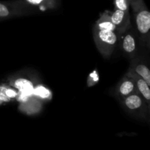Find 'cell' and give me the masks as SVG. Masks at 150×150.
Returning a JSON list of instances; mask_svg holds the SVG:
<instances>
[{"mask_svg":"<svg viewBox=\"0 0 150 150\" xmlns=\"http://www.w3.org/2000/svg\"><path fill=\"white\" fill-rule=\"evenodd\" d=\"M133 8L137 30L149 45L150 30V13L144 0H133L130 3Z\"/></svg>","mask_w":150,"mask_h":150,"instance_id":"6da1fadb","label":"cell"},{"mask_svg":"<svg viewBox=\"0 0 150 150\" xmlns=\"http://www.w3.org/2000/svg\"><path fill=\"white\" fill-rule=\"evenodd\" d=\"M93 36L98 51L104 57H109L118 44V34L116 32L93 29Z\"/></svg>","mask_w":150,"mask_h":150,"instance_id":"7a4b0ae2","label":"cell"},{"mask_svg":"<svg viewBox=\"0 0 150 150\" xmlns=\"http://www.w3.org/2000/svg\"><path fill=\"white\" fill-rule=\"evenodd\" d=\"M31 10V7L22 0L0 1V20L28 15Z\"/></svg>","mask_w":150,"mask_h":150,"instance_id":"3957f363","label":"cell"},{"mask_svg":"<svg viewBox=\"0 0 150 150\" xmlns=\"http://www.w3.org/2000/svg\"><path fill=\"white\" fill-rule=\"evenodd\" d=\"M122 100L123 105L127 111L139 116H145V113L149 107V105L146 104L144 99L137 91L125 97Z\"/></svg>","mask_w":150,"mask_h":150,"instance_id":"277c9868","label":"cell"},{"mask_svg":"<svg viewBox=\"0 0 150 150\" xmlns=\"http://www.w3.org/2000/svg\"><path fill=\"white\" fill-rule=\"evenodd\" d=\"M111 19L117 34L122 35L130 29L131 24L129 13L114 9V12H111Z\"/></svg>","mask_w":150,"mask_h":150,"instance_id":"5b68a950","label":"cell"},{"mask_svg":"<svg viewBox=\"0 0 150 150\" xmlns=\"http://www.w3.org/2000/svg\"><path fill=\"white\" fill-rule=\"evenodd\" d=\"M127 76L132 78L134 80L135 84H136V91L146 101V104L149 105V101H150V89H149V85L140 76H138L137 74H134L133 72L128 71L127 73Z\"/></svg>","mask_w":150,"mask_h":150,"instance_id":"8992f818","label":"cell"},{"mask_svg":"<svg viewBox=\"0 0 150 150\" xmlns=\"http://www.w3.org/2000/svg\"><path fill=\"white\" fill-rule=\"evenodd\" d=\"M136 91V88L134 80L132 78L127 76V75L122 78L121 82L119 83L118 86H117V95L122 99L131 95L132 94L135 93Z\"/></svg>","mask_w":150,"mask_h":150,"instance_id":"52a82bcc","label":"cell"},{"mask_svg":"<svg viewBox=\"0 0 150 150\" xmlns=\"http://www.w3.org/2000/svg\"><path fill=\"white\" fill-rule=\"evenodd\" d=\"M122 49L126 55L134 57L137 51V44L134 34L128 32L124 35L122 41Z\"/></svg>","mask_w":150,"mask_h":150,"instance_id":"ba28073f","label":"cell"},{"mask_svg":"<svg viewBox=\"0 0 150 150\" xmlns=\"http://www.w3.org/2000/svg\"><path fill=\"white\" fill-rule=\"evenodd\" d=\"M94 28L98 29H103V30L112 31L116 32V28L113 24L111 19V12L105 11L100 15L99 19L97 20Z\"/></svg>","mask_w":150,"mask_h":150,"instance_id":"9c48e42d","label":"cell"},{"mask_svg":"<svg viewBox=\"0 0 150 150\" xmlns=\"http://www.w3.org/2000/svg\"><path fill=\"white\" fill-rule=\"evenodd\" d=\"M129 71L137 74L144 79L150 86V71L149 68L143 63L133 62Z\"/></svg>","mask_w":150,"mask_h":150,"instance_id":"30bf717a","label":"cell"},{"mask_svg":"<svg viewBox=\"0 0 150 150\" xmlns=\"http://www.w3.org/2000/svg\"><path fill=\"white\" fill-rule=\"evenodd\" d=\"M42 104L38 98H29L25 102L21 103L20 108L21 111L28 114H35L40 110Z\"/></svg>","mask_w":150,"mask_h":150,"instance_id":"8fae6325","label":"cell"},{"mask_svg":"<svg viewBox=\"0 0 150 150\" xmlns=\"http://www.w3.org/2000/svg\"><path fill=\"white\" fill-rule=\"evenodd\" d=\"M26 5L38 7L41 10L53 9L57 6V0H22Z\"/></svg>","mask_w":150,"mask_h":150,"instance_id":"7c38bea8","label":"cell"},{"mask_svg":"<svg viewBox=\"0 0 150 150\" xmlns=\"http://www.w3.org/2000/svg\"><path fill=\"white\" fill-rule=\"evenodd\" d=\"M18 93L16 90L6 85H0V104L16 98Z\"/></svg>","mask_w":150,"mask_h":150,"instance_id":"4fadbf2b","label":"cell"},{"mask_svg":"<svg viewBox=\"0 0 150 150\" xmlns=\"http://www.w3.org/2000/svg\"><path fill=\"white\" fill-rule=\"evenodd\" d=\"M114 9L129 13L130 1L129 0H114Z\"/></svg>","mask_w":150,"mask_h":150,"instance_id":"5bb4252c","label":"cell"},{"mask_svg":"<svg viewBox=\"0 0 150 150\" xmlns=\"http://www.w3.org/2000/svg\"><path fill=\"white\" fill-rule=\"evenodd\" d=\"M46 91L48 90L46 88H38L35 89V91H38V93H35L38 97H40L42 99H45V98H48L50 96V92L49 93H45Z\"/></svg>","mask_w":150,"mask_h":150,"instance_id":"9a60e30c","label":"cell"},{"mask_svg":"<svg viewBox=\"0 0 150 150\" xmlns=\"http://www.w3.org/2000/svg\"><path fill=\"white\" fill-rule=\"evenodd\" d=\"M133 1V0H129V1H130V3L131 2V1Z\"/></svg>","mask_w":150,"mask_h":150,"instance_id":"2e32d148","label":"cell"}]
</instances>
